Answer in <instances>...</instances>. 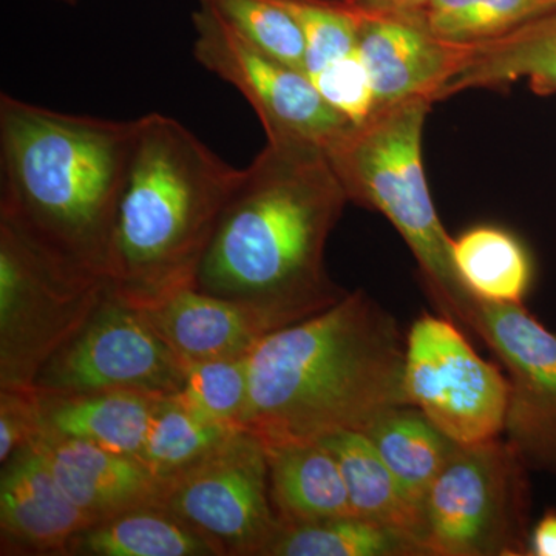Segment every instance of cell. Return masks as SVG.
I'll list each match as a JSON object with an SVG mask.
<instances>
[{
    "mask_svg": "<svg viewBox=\"0 0 556 556\" xmlns=\"http://www.w3.org/2000/svg\"><path fill=\"white\" fill-rule=\"evenodd\" d=\"M556 10V0H428L415 17L437 38L477 46Z\"/></svg>",
    "mask_w": 556,
    "mask_h": 556,
    "instance_id": "cell-25",
    "label": "cell"
},
{
    "mask_svg": "<svg viewBox=\"0 0 556 556\" xmlns=\"http://www.w3.org/2000/svg\"><path fill=\"white\" fill-rule=\"evenodd\" d=\"M240 428L223 426L164 397L150 422L141 460L163 481L177 477L225 444Z\"/></svg>",
    "mask_w": 556,
    "mask_h": 556,
    "instance_id": "cell-26",
    "label": "cell"
},
{
    "mask_svg": "<svg viewBox=\"0 0 556 556\" xmlns=\"http://www.w3.org/2000/svg\"><path fill=\"white\" fill-rule=\"evenodd\" d=\"M278 2L295 17L302 28L309 78L357 50L358 13L342 0Z\"/></svg>",
    "mask_w": 556,
    "mask_h": 556,
    "instance_id": "cell-29",
    "label": "cell"
},
{
    "mask_svg": "<svg viewBox=\"0 0 556 556\" xmlns=\"http://www.w3.org/2000/svg\"><path fill=\"white\" fill-rule=\"evenodd\" d=\"M431 104L415 98L376 109L327 156L348 200L378 211L401 233L439 313L468 328L477 298L457 276L453 239L439 219L424 172L422 135Z\"/></svg>",
    "mask_w": 556,
    "mask_h": 556,
    "instance_id": "cell-5",
    "label": "cell"
},
{
    "mask_svg": "<svg viewBox=\"0 0 556 556\" xmlns=\"http://www.w3.org/2000/svg\"><path fill=\"white\" fill-rule=\"evenodd\" d=\"M108 288L61 268L0 223V388H33Z\"/></svg>",
    "mask_w": 556,
    "mask_h": 556,
    "instance_id": "cell-7",
    "label": "cell"
},
{
    "mask_svg": "<svg viewBox=\"0 0 556 556\" xmlns=\"http://www.w3.org/2000/svg\"><path fill=\"white\" fill-rule=\"evenodd\" d=\"M241 172L170 116L134 119L110 248V291L144 306L195 287L201 258Z\"/></svg>",
    "mask_w": 556,
    "mask_h": 556,
    "instance_id": "cell-4",
    "label": "cell"
},
{
    "mask_svg": "<svg viewBox=\"0 0 556 556\" xmlns=\"http://www.w3.org/2000/svg\"><path fill=\"white\" fill-rule=\"evenodd\" d=\"M182 380L185 362L138 306L108 288L86 324L39 369L33 388L46 396L134 391L169 397Z\"/></svg>",
    "mask_w": 556,
    "mask_h": 556,
    "instance_id": "cell-9",
    "label": "cell"
},
{
    "mask_svg": "<svg viewBox=\"0 0 556 556\" xmlns=\"http://www.w3.org/2000/svg\"><path fill=\"white\" fill-rule=\"evenodd\" d=\"M468 328L506 367L508 444L527 467L556 470V334L525 305L475 302Z\"/></svg>",
    "mask_w": 556,
    "mask_h": 556,
    "instance_id": "cell-12",
    "label": "cell"
},
{
    "mask_svg": "<svg viewBox=\"0 0 556 556\" xmlns=\"http://www.w3.org/2000/svg\"><path fill=\"white\" fill-rule=\"evenodd\" d=\"M348 201L324 149L266 141L226 201L195 287L274 329L329 308L346 294L329 278L325 249Z\"/></svg>",
    "mask_w": 556,
    "mask_h": 556,
    "instance_id": "cell-1",
    "label": "cell"
},
{
    "mask_svg": "<svg viewBox=\"0 0 556 556\" xmlns=\"http://www.w3.org/2000/svg\"><path fill=\"white\" fill-rule=\"evenodd\" d=\"M405 401L456 444H478L506 430L510 383L479 356L463 327L424 314L405 336Z\"/></svg>",
    "mask_w": 556,
    "mask_h": 556,
    "instance_id": "cell-8",
    "label": "cell"
},
{
    "mask_svg": "<svg viewBox=\"0 0 556 556\" xmlns=\"http://www.w3.org/2000/svg\"><path fill=\"white\" fill-rule=\"evenodd\" d=\"M193 56L255 110L266 141H298L327 152L354 123L325 101L306 73L274 60L200 3L192 14Z\"/></svg>",
    "mask_w": 556,
    "mask_h": 556,
    "instance_id": "cell-11",
    "label": "cell"
},
{
    "mask_svg": "<svg viewBox=\"0 0 556 556\" xmlns=\"http://www.w3.org/2000/svg\"><path fill=\"white\" fill-rule=\"evenodd\" d=\"M318 442L338 460L353 514L396 530L424 552L422 510L409 500L367 434L339 431Z\"/></svg>",
    "mask_w": 556,
    "mask_h": 556,
    "instance_id": "cell-20",
    "label": "cell"
},
{
    "mask_svg": "<svg viewBox=\"0 0 556 556\" xmlns=\"http://www.w3.org/2000/svg\"><path fill=\"white\" fill-rule=\"evenodd\" d=\"M68 555L215 556L218 547L163 504L131 508L83 530Z\"/></svg>",
    "mask_w": 556,
    "mask_h": 556,
    "instance_id": "cell-21",
    "label": "cell"
},
{
    "mask_svg": "<svg viewBox=\"0 0 556 556\" xmlns=\"http://www.w3.org/2000/svg\"><path fill=\"white\" fill-rule=\"evenodd\" d=\"M134 121L0 97V223L76 276L108 281ZM109 283V281H108Z\"/></svg>",
    "mask_w": 556,
    "mask_h": 556,
    "instance_id": "cell-3",
    "label": "cell"
},
{
    "mask_svg": "<svg viewBox=\"0 0 556 556\" xmlns=\"http://www.w3.org/2000/svg\"><path fill=\"white\" fill-rule=\"evenodd\" d=\"M60 2L68 3V5H73V3L78 2V0H60Z\"/></svg>",
    "mask_w": 556,
    "mask_h": 556,
    "instance_id": "cell-34",
    "label": "cell"
},
{
    "mask_svg": "<svg viewBox=\"0 0 556 556\" xmlns=\"http://www.w3.org/2000/svg\"><path fill=\"white\" fill-rule=\"evenodd\" d=\"M357 51L371 78L376 110L415 98L442 101L470 46L439 39L407 17L358 13Z\"/></svg>",
    "mask_w": 556,
    "mask_h": 556,
    "instance_id": "cell-13",
    "label": "cell"
},
{
    "mask_svg": "<svg viewBox=\"0 0 556 556\" xmlns=\"http://www.w3.org/2000/svg\"><path fill=\"white\" fill-rule=\"evenodd\" d=\"M529 555L556 556V511H548L530 532Z\"/></svg>",
    "mask_w": 556,
    "mask_h": 556,
    "instance_id": "cell-33",
    "label": "cell"
},
{
    "mask_svg": "<svg viewBox=\"0 0 556 556\" xmlns=\"http://www.w3.org/2000/svg\"><path fill=\"white\" fill-rule=\"evenodd\" d=\"M266 556H424V552L396 530L350 515L283 526Z\"/></svg>",
    "mask_w": 556,
    "mask_h": 556,
    "instance_id": "cell-24",
    "label": "cell"
},
{
    "mask_svg": "<svg viewBox=\"0 0 556 556\" xmlns=\"http://www.w3.org/2000/svg\"><path fill=\"white\" fill-rule=\"evenodd\" d=\"M138 308L185 364L248 356L263 336L276 331L257 311L197 287Z\"/></svg>",
    "mask_w": 556,
    "mask_h": 556,
    "instance_id": "cell-16",
    "label": "cell"
},
{
    "mask_svg": "<svg viewBox=\"0 0 556 556\" xmlns=\"http://www.w3.org/2000/svg\"><path fill=\"white\" fill-rule=\"evenodd\" d=\"M161 504L222 555L266 556L283 529L270 501L265 445L244 430L169 479Z\"/></svg>",
    "mask_w": 556,
    "mask_h": 556,
    "instance_id": "cell-10",
    "label": "cell"
},
{
    "mask_svg": "<svg viewBox=\"0 0 556 556\" xmlns=\"http://www.w3.org/2000/svg\"><path fill=\"white\" fill-rule=\"evenodd\" d=\"M40 397L42 434L78 439L139 460L152 417L164 399L134 391Z\"/></svg>",
    "mask_w": 556,
    "mask_h": 556,
    "instance_id": "cell-17",
    "label": "cell"
},
{
    "mask_svg": "<svg viewBox=\"0 0 556 556\" xmlns=\"http://www.w3.org/2000/svg\"><path fill=\"white\" fill-rule=\"evenodd\" d=\"M364 433L409 500L422 510L428 489L456 442L412 405L388 409Z\"/></svg>",
    "mask_w": 556,
    "mask_h": 556,
    "instance_id": "cell-22",
    "label": "cell"
},
{
    "mask_svg": "<svg viewBox=\"0 0 556 556\" xmlns=\"http://www.w3.org/2000/svg\"><path fill=\"white\" fill-rule=\"evenodd\" d=\"M311 80L325 101L351 123L362 124L371 116L375 91L367 65L357 50L320 70Z\"/></svg>",
    "mask_w": 556,
    "mask_h": 556,
    "instance_id": "cell-30",
    "label": "cell"
},
{
    "mask_svg": "<svg viewBox=\"0 0 556 556\" xmlns=\"http://www.w3.org/2000/svg\"><path fill=\"white\" fill-rule=\"evenodd\" d=\"M525 79L541 97L556 94V10L501 38L471 46L444 98L459 91L497 89Z\"/></svg>",
    "mask_w": 556,
    "mask_h": 556,
    "instance_id": "cell-19",
    "label": "cell"
},
{
    "mask_svg": "<svg viewBox=\"0 0 556 556\" xmlns=\"http://www.w3.org/2000/svg\"><path fill=\"white\" fill-rule=\"evenodd\" d=\"M265 450L270 501L283 526L354 515L338 460L321 442H285Z\"/></svg>",
    "mask_w": 556,
    "mask_h": 556,
    "instance_id": "cell-18",
    "label": "cell"
},
{
    "mask_svg": "<svg viewBox=\"0 0 556 556\" xmlns=\"http://www.w3.org/2000/svg\"><path fill=\"white\" fill-rule=\"evenodd\" d=\"M526 471L507 439L456 444L424 500L426 556L529 555Z\"/></svg>",
    "mask_w": 556,
    "mask_h": 556,
    "instance_id": "cell-6",
    "label": "cell"
},
{
    "mask_svg": "<svg viewBox=\"0 0 556 556\" xmlns=\"http://www.w3.org/2000/svg\"><path fill=\"white\" fill-rule=\"evenodd\" d=\"M200 3L215 11L255 49L306 73L302 28L278 0H200Z\"/></svg>",
    "mask_w": 556,
    "mask_h": 556,
    "instance_id": "cell-27",
    "label": "cell"
},
{
    "mask_svg": "<svg viewBox=\"0 0 556 556\" xmlns=\"http://www.w3.org/2000/svg\"><path fill=\"white\" fill-rule=\"evenodd\" d=\"M93 521L58 484L35 444L2 464V554L68 555L70 544Z\"/></svg>",
    "mask_w": 556,
    "mask_h": 556,
    "instance_id": "cell-14",
    "label": "cell"
},
{
    "mask_svg": "<svg viewBox=\"0 0 556 556\" xmlns=\"http://www.w3.org/2000/svg\"><path fill=\"white\" fill-rule=\"evenodd\" d=\"M43 433L42 397L35 388H0V463Z\"/></svg>",
    "mask_w": 556,
    "mask_h": 556,
    "instance_id": "cell-31",
    "label": "cell"
},
{
    "mask_svg": "<svg viewBox=\"0 0 556 556\" xmlns=\"http://www.w3.org/2000/svg\"><path fill=\"white\" fill-rule=\"evenodd\" d=\"M65 495L93 521L161 504L166 481L137 457L78 439L42 434L35 442Z\"/></svg>",
    "mask_w": 556,
    "mask_h": 556,
    "instance_id": "cell-15",
    "label": "cell"
},
{
    "mask_svg": "<svg viewBox=\"0 0 556 556\" xmlns=\"http://www.w3.org/2000/svg\"><path fill=\"white\" fill-rule=\"evenodd\" d=\"M342 2L362 14L415 20L427 5L428 0H342Z\"/></svg>",
    "mask_w": 556,
    "mask_h": 556,
    "instance_id": "cell-32",
    "label": "cell"
},
{
    "mask_svg": "<svg viewBox=\"0 0 556 556\" xmlns=\"http://www.w3.org/2000/svg\"><path fill=\"white\" fill-rule=\"evenodd\" d=\"M404 357L394 317L367 292H346L252 348L241 428L265 445L365 431L388 409L407 405Z\"/></svg>",
    "mask_w": 556,
    "mask_h": 556,
    "instance_id": "cell-2",
    "label": "cell"
},
{
    "mask_svg": "<svg viewBox=\"0 0 556 556\" xmlns=\"http://www.w3.org/2000/svg\"><path fill=\"white\" fill-rule=\"evenodd\" d=\"M170 397L208 420L243 430L249 397L248 356L188 362L182 386Z\"/></svg>",
    "mask_w": 556,
    "mask_h": 556,
    "instance_id": "cell-28",
    "label": "cell"
},
{
    "mask_svg": "<svg viewBox=\"0 0 556 556\" xmlns=\"http://www.w3.org/2000/svg\"><path fill=\"white\" fill-rule=\"evenodd\" d=\"M457 276L473 298L496 305H522L532 283V262L517 237L478 226L452 241Z\"/></svg>",
    "mask_w": 556,
    "mask_h": 556,
    "instance_id": "cell-23",
    "label": "cell"
}]
</instances>
